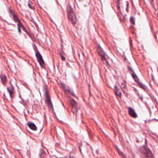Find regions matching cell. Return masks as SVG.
<instances>
[{
	"instance_id": "6da1fadb",
	"label": "cell",
	"mask_w": 158,
	"mask_h": 158,
	"mask_svg": "<svg viewBox=\"0 0 158 158\" xmlns=\"http://www.w3.org/2000/svg\"><path fill=\"white\" fill-rule=\"evenodd\" d=\"M9 10L10 13L11 14V15H12V17H13V19L14 20V21L16 22H17V24H18V31H19V33H21L20 29V28H22L24 31L27 34H28L29 36H30L31 37L30 34L28 33V31H27V30L26 29V28H25V27H24V26H23V24L21 23L20 20L19 19L17 15L16 14L15 11H13V10H12V9H11V8H9Z\"/></svg>"
},
{
	"instance_id": "7a4b0ae2",
	"label": "cell",
	"mask_w": 158,
	"mask_h": 158,
	"mask_svg": "<svg viewBox=\"0 0 158 158\" xmlns=\"http://www.w3.org/2000/svg\"><path fill=\"white\" fill-rule=\"evenodd\" d=\"M67 14L68 18L69 21L71 22L73 25H75L77 21L76 16L73 8L69 5H68L67 6Z\"/></svg>"
},
{
	"instance_id": "3957f363",
	"label": "cell",
	"mask_w": 158,
	"mask_h": 158,
	"mask_svg": "<svg viewBox=\"0 0 158 158\" xmlns=\"http://www.w3.org/2000/svg\"><path fill=\"white\" fill-rule=\"evenodd\" d=\"M140 152L143 155V157L145 158H154L153 155L151 151L149 148V147L146 145L143 146L140 148Z\"/></svg>"
},
{
	"instance_id": "277c9868",
	"label": "cell",
	"mask_w": 158,
	"mask_h": 158,
	"mask_svg": "<svg viewBox=\"0 0 158 158\" xmlns=\"http://www.w3.org/2000/svg\"><path fill=\"white\" fill-rule=\"evenodd\" d=\"M44 89V94H45V102L46 103L47 105L48 106L49 108L50 109H52L54 111V109L53 107L52 104L51 103V100L50 98V94L46 86H45Z\"/></svg>"
},
{
	"instance_id": "5b68a950",
	"label": "cell",
	"mask_w": 158,
	"mask_h": 158,
	"mask_svg": "<svg viewBox=\"0 0 158 158\" xmlns=\"http://www.w3.org/2000/svg\"><path fill=\"white\" fill-rule=\"evenodd\" d=\"M128 68L129 71L130 72V74L131 75V76H132V77L133 78V79L135 80V81H136V82L137 84L139 85V86L141 87L142 88H143V89L145 90V89H146V87L140 82L139 78L137 77V76L136 74L135 73V72H134L133 70H132V69L131 68L130 66H128Z\"/></svg>"
},
{
	"instance_id": "8992f818",
	"label": "cell",
	"mask_w": 158,
	"mask_h": 158,
	"mask_svg": "<svg viewBox=\"0 0 158 158\" xmlns=\"http://www.w3.org/2000/svg\"><path fill=\"white\" fill-rule=\"evenodd\" d=\"M33 46L34 50L35 51V55H36V58L37 59V61L39 63L41 66L43 68H44V62L43 61L42 56H41L40 53L37 51V48L34 44L33 45Z\"/></svg>"
},
{
	"instance_id": "52a82bcc",
	"label": "cell",
	"mask_w": 158,
	"mask_h": 158,
	"mask_svg": "<svg viewBox=\"0 0 158 158\" xmlns=\"http://www.w3.org/2000/svg\"><path fill=\"white\" fill-rule=\"evenodd\" d=\"M97 52L99 55L101 57V58L103 60H105L106 62H107L106 58H105V53L103 51L102 48L100 47L99 45H98L97 46Z\"/></svg>"
},
{
	"instance_id": "ba28073f",
	"label": "cell",
	"mask_w": 158,
	"mask_h": 158,
	"mask_svg": "<svg viewBox=\"0 0 158 158\" xmlns=\"http://www.w3.org/2000/svg\"><path fill=\"white\" fill-rule=\"evenodd\" d=\"M128 112L129 115H130L133 118H136L137 117V115L136 111L134 110L133 109H132V108L130 107L128 109Z\"/></svg>"
},
{
	"instance_id": "9c48e42d",
	"label": "cell",
	"mask_w": 158,
	"mask_h": 158,
	"mask_svg": "<svg viewBox=\"0 0 158 158\" xmlns=\"http://www.w3.org/2000/svg\"><path fill=\"white\" fill-rule=\"evenodd\" d=\"M7 90L8 91V93H9L10 96L12 98L14 96V89L12 85H11L9 87L7 88Z\"/></svg>"
},
{
	"instance_id": "30bf717a",
	"label": "cell",
	"mask_w": 158,
	"mask_h": 158,
	"mask_svg": "<svg viewBox=\"0 0 158 158\" xmlns=\"http://www.w3.org/2000/svg\"><path fill=\"white\" fill-rule=\"evenodd\" d=\"M27 125H28V127H29L31 130H33V131H36V130H37V126L33 122H29L27 123Z\"/></svg>"
},
{
	"instance_id": "8fae6325",
	"label": "cell",
	"mask_w": 158,
	"mask_h": 158,
	"mask_svg": "<svg viewBox=\"0 0 158 158\" xmlns=\"http://www.w3.org/2000/svg\"><path fill=\"white\" fill-rule=\"evenodd\" d=\"M0 78L2 84L4 85H5L6 84V80H7L6 76L5 74L0 75Z\"/></svg>"
},
{
	"instance_id": "7c38bea8",
	"label": "cell",
	"mask_w": 158,
	"mask_h": 158,
	"mask_svg": "<svg viewBox=\"0 0 158 158\" xmlns=\"http://www.w3.org/2000/svg\"><path fill=\"white\" fill-rule=\"evenodd\" d=\"M70 104L72 107V108L73 109H77V103L75 101V100H74V99H70Z\"/></svg>"
},
{
	"instance_id": "4fadbf2b",
	"label": "cell",
	"mask_w": 158,
	"mask_h": 158,
	"mask_svg": "<svg viewBox=\"0 0 158 158\" xmlns=\"http://www.w3.org/2000/svg\"><path fill=\"white\" fill-rule=\"evenodd\" d=\"M114 91H115L116 94L118 96L121 97V95H122V93H121L120 90L118 89V88L116 85H115V87H114Z\"/></svg>"
},
{
	"instance_id": "5bb4252c",
	"label": "cell",
	"mask_w": 158,
	"mask_h": 158,
	"mask_svg": "<svg viewBox=\"0 0 158 158\" xmlns=\"http://www.w3.org/2000/svg\"><path fill=\"white\" fill-rule=\"evenodd\" d=\"M62 87L63 88V89H64V90H65V91H66V92H67L68 94H70L71 95H73V96H74V93H73L69 89V88H67V87H66V86H65V84H62Z\"/></svg>"
},
{
	"instance_id": "9a60e30c",
	"label": "cell",
	"mask_w": 158,
	"mask_h": 158,
	"mask_svg": "<svg viewBox=\"0 0 158 158\" xmlns=\"http://www.w3.org/2000/svg\"><path fill=\"white\" fill-rule=\"evenodd\" d=\"M130 22H131L132 24H135V20H134V19L133 17H131V18H130Z\"/></svg>"
},
{
	"instance_id": "2e32d148",
	"label": "cell",
	"mask_w": 158,
	"mask_h": 158,
	"mask_svg": "<svg viewBox=\"0 0 158 158\" xmlns=\"http://www.w3.org/2000/svg\"><path fill=\"white\" fill-rule=\"evenodd\" d=\"M28 6H29V8H30V9H32V10H34V7L31 6V4L29 3V2L28 3Z\"/></svg>"
},
{
	"instance_id": "e0dca14e",
	"label": "cell",
	"mask_w": 158,
	"mask_h": 158,
	"mask_svg": "<svg viewBox=\"0 0 158 158\" xmlns=\"http://www.w3.org/2000/svg\"><path fill=\"white\" fill-rule=\"evenodd\" d=\"M60 55H61V57H62V60H65V57L63 56L61 53H60Z\"/></svg>"
},
{
	"instance_id": "ac0fdd59",
	"label": "cell",
	"mask_w": 158,
	"mask_h": 158,
	"mask_svg": "<svg viewBox=\"0 0 158 158\" xmlns=\"http://www.w3.org/2000/svg\"><path fill=\"white\" fill-rule=\"evenodd\" d=\"M79 1H80V2H81V1H83V0H79Z\"/></svg>"
}]
</instances>
